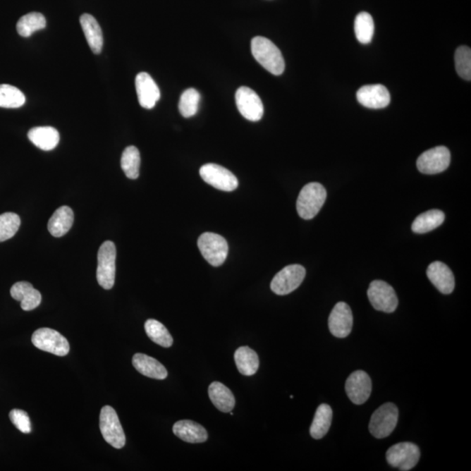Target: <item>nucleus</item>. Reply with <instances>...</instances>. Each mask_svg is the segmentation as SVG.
Wrapping results in <instances>:
<instances>
[{
  "label": "nucleus",
  "instance_id": "f257e3e1",
  "mask_svg": "<svg viewBox=\"0 0 471 471\" xmlns=\"http://www.w3.org/2000/svg\"><path fill=\"white\" fill-rule=\"evenodd\" d=\"M252 53L255 60L274 75L285 71L286 63L281 50L270 39L257 36L252 40Z\"/></svg>",
  "mask_w": 471,
  "mask_h": 471
},
{
  "label": "nucleus",
  "instance_id": "f03ea898",
  "mask_svg": "<svg viewBox=\"0 0 471 471\" xmlns=\"http://www.w3.org/2000/svg\"><path fill=\"white\" fill-rule=\"evenodd\" d=\"M326 200V190L319 183H310L301 190L297 200L298 214L305 220L314 219Z\"/></svg>",
  "mask_w": 471,
  "mask_h": 471
},
{
  "label": "nucleus",
  "instance_id": "7ed1b4c3",
  "mask_svg": "<svg viewBox=\"0 0 471 471\" xmlns=\"http://www.w3.org/2000/svg\"><path fill=\"white\" fill-rule=\"evenodd\" d=\"M399 411L395 404L389 403L381 405L372 415L369 432L372 436L382 439L391 435L398 422Z\"/></svg>",
  "mask_w": 471,
  "mask_h": 471
},
{
  "label": "nucleus",
  "instance_id": "20e7f679",
  "mask_svg": "<svg viewBox=\"0 0 471 471\" xmlns=\"http://www.w3.org/2000/svg\"><path fill=\"white\" fill-rule=\"evenodd\" d=\"M116 248L112 241H106L98 252L97 278L102 288H113L116 281Z\"/></svg>",
  "mask_w": 471,
  "mask_h": 471
},
{
  "label": "nucleus",
  "instance_id": "39448f33",
  "mask_svg": "<svg viewBox=\"0 0 471 471\" xmlns=\"http://www.w3.org/2000/svg\"><path fill=\"white\" fill-rule=\"evenodd\" d=\"M197 245L205 260L213 267L222 266L229 251L226 238L216 233L202 234L198 238Z\"/></svg>",
  "mask_w": 471,
  "mask_h": 471
},
{
  "label": "nucleus",
  "instance_id": "423d86ee",
  "mask_svg": "<svg viewBox=\"0 0 471 471\" xmlns=\"http://www.w3.org/2000/svg\"><path fill=\"white\" fill-rule=\"evenodd\" d=\"M100 429L104 440L112 447L123 448L126 444V436L119 417L112 407L104 406L100 414Z\"/></svg>",
  "mask_w": 471,
  "mask_h": 471
},
{
  "label": "nucleus",
  "instance_id": "0eeeda50",
  "mask_svg": "<svg viewBox=\"0 0 471 471\" xmlns=\"http://www.w3.org/2000/svg\"><path fill=\"white\" fill-rule=\"evenodd\" d=\"M420 450L417 445L408 441L393 445L386 454L389 465L402 471L413 469L420 460Z\"/></svg>",
  "mask_w": 471,
  "mask_h": 471
},
{
  "label": "nucleus",
  "instance_id": "6e6552de",
  "mask_svg": "<svg viewBox=\"0 0 471 471\" xmlns=\"http://www.w3.org/2000/svg\"><path fill=\"white\" fill-rule=\"evenodd\" d=\"M367 297L375 310L391 314L398 307V297L395 289L382 281L371 283L367 290Z\"/></svg>",
  "mask_w": 471,
  "mask_h": 471
},
{
  "label": "nucleus",
  "instance_id": "1a4fd4ad",
  "mask_svg": "<svg viewBox=\"0 0 471 471\" xmlns=\"http://www.w3.org/2000/svg\"><path fill=\"white\" fill-rule=\"evenodd\" d=\"M32 344L39 350L49 352L57 356H66L70 351V345L67 338L56 330L39 329L32 334Z\"/></svg>",
  "mask_w": 471,
  "mask_h": 471
},
{
  "label": "nucleus",
  "instance_id": "9d476101",
  "mask_svg": "<svg viewBox=\"0 0 471 471\" xmlns=\"http://www.w3.org/2000/svg\"><path fill=\"white\" fill-rule=\"evenodd\" d=\"M305 274V268L300 264H290L275 275L271 283V289L278 295H287L301 285Z\"/></svg>",
  "mask_w": 471,
  "mask_h": 471
},
{
  "label": "nucleus",
  "instance_id": "9b49d317",
  "mask_svg": "<svg viewBox=\"0 0 471 471\" xmlns=\"http://www.w3.org/2000/svg\"><path fill=\"white\" fill-rule=\"evenodd\" d=\"M451 152L446 147L438 146L427 150L418 157V171L422 174L435 175L444 172L450 166Z\"/></svg>",
  "mask_w": 471,
  "mask_h": 471
},
{
  "label": "nucleus",
  "instance_id": "f8f14e48",
  "mask_svg": "<svg viewBox=\"0 0 471 471\" xmlns=\"http://www.w3.org/2000/svg\"><path fill=\"white\" fill-rule=\"evenodd\" d=\"M200 172L202 180L216 189L230 192L237 189L238 186V178L233 173L219 164L202 165Z\"/></svg>",
  "mask_w": 471,
  "mask_h": 471
},
{
  "label": "nucleus",
  "instance_id": "ddd939ff",
  "mask_svg": "<svg viewBox=\"0 0 471 471\" xmlns=\"http://www.w3.org/2000/svg\"><path fill=\"white\" fill-rule=\"evenodd\" d=\"M236 104L241 115L251 121L261 120L264 115V105L255 91L247 87H240L236 92Z\"/></svg>",
  "mask_w": 471,
  "mask_h": 471
},
{
  "label": "nucleus",
  "instance_id": "4468645a",
  "mask_svg": "<svg viewBox=\"0 0 471 471\" xmlns=\"http://www.w3.org/2000/svg\"><path fill=\"white\" fill-rule=\"evenodd\" d=\"M371 392L372 381L366 372L357 370L349 375L345 381V393L353 403H365L369 400Z\"/></svg>",
  "mask_w": 471,
  "mask_h": 471
},
{
  "label": "nucleus",
  "instance_id": "2eb2a0df",
  "mask_svg": "<svg viewBox=\"0 0 471 471\" xmlns=\"http://www.w3.org/2000/svg\"><path fill=\"white\" fill-rule=\"evenodd\" d=\"M353 312L347 303L338 302L331 312L329 326L331 334L337 338H345L352 332Z\"/></svg>",
  "mask_w": 471,
  "mask_h": 471
},
{
  "label": "nucleus",
  "instance_id": "dca6fc26",
  "mask_svg": "<svg viewBox=\"0 0 471 471\" xmlns=\"http://www.w3.org/2000/svg\"><path fill=\"white\" fill-rule=\"evenodd\" d=\"M356 97L360 104L373 109H384L391 100L387 87L381 84L367 85L360 87Z\"/></svg>",
  "mask_w": 471,
  "mask_h": 471
},
{
  "label": "nucleus",
  "instance_id": "f3484780",
  "mask_svg": "<svg viewBox=\"0 0 471 471\" xmlns=\"http://www.w3.org/2000/svg\"><path fill=\"white\" fill-rule=\"evenodd\" d=\"M135 90L140 105L142 108L152 109L159 101L161 97L159 87L148 73H138L135 78Z\"/></svg>",
  "mask_w": 471,
  "mask_h": 471
},
{
  "label": "nucleus",
  "instance_id": "a211bd4d",
  "mask_svg": "<svg viewBox=\"0 0 471 471\" xmlns=\"http://www.w3.org/2000/svg\"><path fill=\"white\" fill-rule=\"evenodd\" d=\"M427 275L430 282L443 294H451L455 289L453 272L446 264L436 261L429 264Z\"/></svg>",
  "mask_w": 471,
  "mask_h": 471
},
{
  "label": "nucleus",
  "instance_id": "6ab92c4d",
  "mask_svg": "<svg viewBox=\"0 0 471 471\" xmlns=\"http://www.w3.org/2000/svg\"><path fill=\"white\" fill-rule=\"evenodd\" d=\"M11 296L20 301L24 311H32L42 303V294L29 282L21 281L14 284L10 290Z\"/></svg>",
  "mask_w": 471,
  "mask_h": 471
},
{
  "label": "nucleus",
  "instance_id": "aec40b11",
  "mask_svg": "<svg viewBox=\"0 0 471 471\" xmlns=\"http://www.w3.org/2000/svg\"><path fill=\"white\" fill-rule=\"evenodd\" d=\"M173 433L180 439L190 444H202L208 440V432L200 423L190 420L176 422Z\"/></svg>",
  "mask_w": 471,
  "mask_h": 471
},
{
  "label": "nucleus",
  "instance_id": "412c9836",
  "mask_svg": "<svg viewBox=\"0 0 471 471\" xmlns=\"http://www.w3.org/2000/svg\"><path fill=\"white\" fill-rule=\"evenodd\" d=\"M132 363L135 369L146 377L164 380L168 377V371L163 364L143 353H135Z\"/></svg>",
  "mask_w": 471,
  "mask_h": 471
},
{
  "label": "nucleus",
  "instance_id": "4be33fe9",
  "mask_svg": "<svg viewBox=\"0 0 471 471\" xmlns=\"http://www.w3.org/2000/svg\"><path fill=\"white\" fill-rule=\"evenodd\" d=\"M75 220L73 212L68 206H61L55 211L49 222V233L55 238H61L71 229Z\"/></svg>",
  "mask_w": 471,
  "mask_h": 471
},
{
  "label": "nucleus",
  "instance_id": "5701e85b",
  "mask_svg": "<svg viewBox=\"0 0 471 471\" xmlns=\"http://www.w3.org/2000/svg\"><path fill=\"white\" fill-rule=\"evenodd\" d=\"M80 22L92 51L95 54H100L103 47V35L100 25L94 17L87 13H84L80 18Z\"/></svg>",
  "mask_w": 471,
  "mask_h": 471
},
{
  "label": "nucleus",
  "instance_id": "b1692460",
  "mask_svg": "<svg viewBox=\"0 0 471 471\" xmlns=\"http://www.w3.org/2000/svg\"><path fill=\"white\" fill-rule=\"evenodd\" d=\"M28 138L37 148L49 152L56 148L60 134L53 127H36L28 132Z\"/></svg>",
  "mask_w": 471,
  "mask_h": 471
},
{
  "label": "nucleus",
  "instance_id": "393cba45",
  "mask_svg": "<svg viewBox=\"0 0 471 471\" xmlns=\"http://www.w3.org/2000/svg\"><path fill=\"white\" fill-rule=\"evenodd\" d=\"M209 396L214 406L224 413L233 411L236 400L233 392L221 382H212L209 387Z\"/></svg>",
  "mask_w": 471,
  "mask_h": 471
},
{
  "label": "nucleus",
  "instance_id": "a878e982",
  "mask_svg": "<svg viewBox=\"0 0 471 471\" xmlns=\"http://www.w3.org/2000/svg\"><path fill=\"white\" fill-rule=\"evenodd\" d=\"M234 359L239 373L245 377H252L259 367V359L257 353L249 347H241L235 352Z\"/></svg>",
  "mask_w": 471,
  "mask_h": 471
},
{
  "label": "nucleus",
  "instance_id": "bb28decb",
  "mask_svg": "<svg viewBox=\"0 0 471 471\" xmlns=\"http://www.w3.org/2000/svg\"><path fill=\"white\" fill-rule=\"evenodd\" d=\"M332 420L333 410L329 405H319L311 425V436L316 440L322 439L329 432Z\"/></svg>",
  "mask_w": 471,
  "mask_h": 471
},
{
  "label": "nucleus",
  "instance_id": "cd10ccee",
  "mask_svg": "<svg viewBox=\"0 0 471 471\" xmlns=\"http://www.w3.org/2000/svg\"><path fill=\"white\" fill-rule=\"evenodd\" d=\"M445 219L444 213L439 209H432L419 215L412 224V231L415 233H429L439 227Z\"/></svg>",
  "mask_w": 471,
  "mask_h": 471
},
{
  "label": "nucleus",
  "instance_id": "c85d7f7f",
  "mask_svg": "<svg viewBox=\"0 0 471 471\" xmlns=\"http://www.w3.org/2000/svg\"><path fill=\"white\" fill-rule=\"evenodd\" d=\"M47 27L46 18L39 13H31L20 18L17 23L18 35L25 38L30 37L36 31L42 30Z\"/></svg>",
  "mask_w": 471,
  "mask_h": 471
},
{
  "label": "nucleus",
  "instance_id": "c756f323",
  "mask_svg": "<svg viewBox=\"0 0 471 471\" xmlns=\"http://www.w3.org/2000/svg\"><path fill=\"white\" fill-rule=\"evenodd\" d=\"M147 336L154 343L163 348H171L173 345V338L166 327L156 319L147 320L145 325Z\"/></svg>",
  "mask_w": 471,
  "mask_h": 471
},
{
  "label": "nucleus",
  "instance_id": "7c9ffc66",
  "mask_svg": "<svg viewBox=\"0 0 471 471\" xmlns=\"http://www.w3.org/2000/svg\"><path fill=\"white\" fill-rule=\"evenodd\" d=\"M141 156L135 146L127 147L121 154V166L128 178L136 179L139 176Z\"/></svg>",
  "mask_w": 471,
  "mask_h": 471
},
{
  "label": "nucleus",
  "instance_id": "2f4dec72",
  "mask_svg": "<svg viewBox=\"0 0 471 471\" xmlns=\"http://www.w3.org/2000/svg\"><path fill=\"white\" fill-rule=\"evenodd\" d=\"M355 32L360 43L367 45L372 42L374 32L373 18L366 12L360 13L355 18Z\"/></svg>",
  "mask_w": 471,
  "mask_h": 471
},
{
  "label": "nucleus",
  "instance_id": "473e14b6",
  "mask_svg": "<svg viewBox=\"0 0 471 471\" xmlns=\"http://www.w3.org/2000/svg\"><path fill=\"white\" fill-rule=\"evenodd\" d=\"M25 103V97L18 87L0 85V108L18 109Z\"/></svg>",
  "mask_w": 471,
  "mask_h": 471
},
{
  "label": "nucleus",
  "instance_id": "72a5a7b5",
  "mask_svg": "<svg viewBox=\"0 0 471 471\" xmlns=\"http://www.w3.org/2000/svg\"><path fill=\"white\" fill-rule=\"evenodd\" d=\"M200 94L195 88H189L181 95L179 101V111L185 118L196 115L200 106Z\"/></svg>",
  "mask_w": 471,
  "mask_h": 471
},
{
  "label": "nucleus",
  "instance_id": "f704fd0d",
  "mask_svg": "<svg viewBox=\"0 0 471 471\" xmlns=\"http://www.w3.org/2000/svg\"><path fill=\"white\" fill-rule=\"evenodd\" d=\"M20 226V218L16 213L6 212L0 215V242L12 238Z\"/></svg>",
  "mask_w": 471,
  "mask_h": 471
},
{
  "label": "nucleus",
  "instance_id": "c9c22d12",
  "mask_svg": "<svg viewBox=\"0 0 471 471\" xmlns=\"http://www.w3.org/2000/svg\"><path fill=\"white\" fill-rule=\"evenodd\" d=\"M455 69L458 75L471 80V50L466 46L459 47L455 54Z\"/></svg>",
  "mask_w": 471,
  "mask_h": 471
},
{
  "label": "nucleus",
  "instance_id": "e433bc0d",
  "mask_svg": "<svg viewBox=\"0 0 471 471\" xmlns=\"http://www.w3.org/2000/svg\"><path fill=\"white\" fill-rule=\"evenodd\" d=\"M9 417L13 424L24 434H29L32 432V425L30 417L27 412L21 410H13L10 412Z\"/></svg>",
  "mask_w": 471,
  "mask_h": 471
}]
</instances>
